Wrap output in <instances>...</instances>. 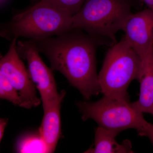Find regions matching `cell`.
<instances>
[{
    "label": "cell",
    "instance_id": "6da1fadb",
    "mask_svg": "<svg viewBox=\"0 0 153 153\" xmlns=\"http://www.w3.org/2000/svg\"><path fill=\"white\" fill-rule=\"evenodd\" d=\"M34 41L52 70L63 74L85 100L101 93L96 65L97 49L101 41L75 28L55 37Z\"/></svg>",
    "mask_w": 153,
    "mask_h": 153
},
{
    "label": "cell",
    "instance_id": "7a4b0ae2",
    "mask_svg": "<svg viewBox=\"0 0 153 153\" xmlns=\"http://www.w3.org/2000/svg\"><path fill=\"white\" fill-rule=\"evenodd\" d=\"M72 17L66 11L39 1L1 25L0 35L11 41L19 37L37 41L59 36L72 29Z\"/></svg>",
    "mask_w": 153,
    "mask_h": 153
},
{
    "label": "cell",
    "instance_id": "3957f363",
    "mask_svg": "<svg viewBox=\"0 0 153 153\" xmlns=\"http://www.w3.org/2000/svg\"><path fill=\"white\" fill-rule=\"evenodd\" d=\"M134 4V0H86L72 16V27L102 43V38H108L116 44V35L123 30Z\"/></svg>",
    "mask_w": 153,
    "mask_h": 153
},
{
    "label": "cell",
    "instance_id": "277c9868",
    "mask_svg": "<svg viewBox=\"0 0 153 153\" xmlns=\"http://www.w3.org/2000/svg\"><path fill=\"white\" fill-rule=\"evenodd\" d=\"M140 57L123 37L108 50L98 74L103 96L129 100L127 90L137 79Z\"/></svg>",
    "mask_w": 153,
    "mask_h": 153
},
{
    "label": "cell",
    "instance_id": "5b68a950",
    "mask_svg": "<svg viewBox=\"0 0 153 153\" xmlns=\"http://www.w3.org/2000/svg\"><path fill=\"white\" fill-rule=\"evenodd\" d=\"M76 105L82 120H92L98 126L118 134L128 129L138 133L148 123L143 113L129 100L103 96L98 101H80Z\"/></svg>",
    "mask_w": 153,
    "mask_h": 153
},
{
    "label": "cell",
    "instance_id": "8992f818",
    "mask_svg": "<svg viewBox=\"0 0 153 153\" xmlns=\"http://www.w3.org/2000/svg\"><path fill=\"white\" fill-rule=\"evenodd\" d=\"M17 50L19 56L27 62L28 70L32 81L39 91L43 110L60 97L52 70L46 65L39 55L36 42L33 40L19 41Z\"/></svg>",
    "mask_w": 153,
    "mask_h": 153
},
{
    "label": "cell",
    "instance_id": "52a82bcc",
    "mask_svg": "<svg viewBox=\"0 0 153 153\" xmlns=\"http://www.w3.org/2000/svg\"><path fill=\"white\" fill-rule=\"evenodd\" d=\"M17 40L15 38L12 40L8 51L1 58L0 72L18 91L22 99V107L30 109L38 106L42 101L37 95V89L28 69L17 51Z\"/></svg>",
    "mask_w": 153,
    "mask_h": 153
},
{
    "label": "cell",
    "instance_id": "ba28073f",
    "mask_svg": "<svg viewBox=\"0 0 153 153\" xmlns=\"http://www.w3.org/2000/svg\"><path fill=\"white\" fill-rule=\"evenodd\" d=\"M124 38L139 57L147 53L153 46V11L145 9L132 13L123 30Z\"/></svg>",
    "mask_w": 153,
    "mask_h": 153
},
{
    "label": "cell",
    "instance_id": "9c48e42d",
    "mask_svg": "<svg viewBox=\"0 0 153 153\" xmlns=\"http://www.w3.org/2000/svg\"><path fill=\"white\" fill-rule=\"evenodd\" d=\"M138 80L139 98L134 103L143 113L153 116V46L145 55L140 57Z\"/></svg>",
    "mask_w": 153,
    "mask_h": 153
},
{
    "label": "cell",
    "instance_id": "30bf717a",
    "mask_svg": "<svg viewBox=\"0 0 153 153\" xmlns=\"http://www.w3.org/2000/svg\"><path fill=\"white\" fill-rule=\"evenodd\" d=\"M66 94L64 91L57 100L44 110V116L38 131L47 146L48 153L55 152L61 135L60 110Z\"/></svg>",
    "mask_w": 153,
    "mask_h": 153
},
{
    "label": "cell",
    "instance_id": "8fae6325",
    "mask_svg": "<svg viewBox=\"0 0 153 153\" xmlns=\"http://www.w3.org/2000/svg\"><path fill=\"white\" fill-rule=\"evenodd\" d=\"M118 134L98 126L95 129L94 144L85 153H132V145L129 140L121 143L117 141Z\"/></svg>",
    "mask_w": 153,
    "mask_h": 153
},
{
    "label": "cell",
    "instance_id": "7c38bea8",
    "mask_svg": "<svg viewBox=\"0 0 153 153\" xmlns=\"http://www.w3.org/2000/svg\"><path fill=\"white\" fill-rule=\"evenodd\" d=\"M16 149L20 153H48L47 146L39 131L22 137L18 142Z\"/></svg>",
    "mask_w": 153,
    "mask_h": 153
},
{
    "label": "cell",
    "instance_id": "4fadbf2b",
    "mask_svg": "<svg viewBox=\"0 0 153 153\" xmlns=\"http://www.w3.org/2000/svg\"><path fill=\"white\" fill-rule=\"evenodd\" d=\"M0 98L8 100L15 105L22 107V102L18 91L7 78L0 72Z\"/></svg>",
    "mask_w": 153,
    "mask_h": 153
},
{
    "label": "cell",
    "instance_id": "5bb4252c",
    "mask_svg": "<svg viewBox=\"0 0 153 153\" xmlns=\"http://www.w3.org/2000/svg\"><path fill=\"white\" fill-rule=\"evenodd\" d=\"M41 2L48 4L66 11L73 16L79 11L86 0H41Z\"/></svg>",
    "mask_w": 153,
    "mask_h": 153
},
{
    "label": "cell",
    "instance_id": "9a60e30c",
    "mask_svg": "<svg viewBox=\"0 0 153 153\" xmlns=\"http://www.w3.org/2000/svg\"><path fill=\"white\" fill-rule=\"evenodd\" d=\"M137 133L140 136L148 137L153 146V124L148 122L147 124Z\"/></svg>",
    "mask_w": 153,
    "mask_h": 153
},
{
    "label": "cell",
    "instance_id": "2e32d148",
    "mask_svg": "<svg viewBox=\"0 0 153 153\" xmlns=\"http://www.w3.org/2000/svg\"><path fill=\"white\" fill-rule=\"evenodd\" d=\"M8 120L6 118H1L0 120V141L2 140L5 130L7 124Z\"/></svg>",
    "mask_w": 153,
    "mask_h": 153
},
{
    "label": "cell",
    "instance_id": "e0dca14e",
    "mask_svg": "<svg viewBox=\"0 0 153 153\" xmlns=\"http://www.w3.org/2000/svg\"><path fill=\"white\" fill-rule=\"evenodd\" d=\"M148 6V8L153 11V0H142Z\"/></svg>",
    "mask_w": 153,
    "mask_h": 153
},
{
    "label": "cell",
    "instance_id": "ac0fdd59",
    "mask_svg": "<svg viewBox=\"0 0 153 153\" xmlns=\"http://www.w3.org/2000/svg\"><path fill=\"white\" fill-rule=\"evenodd\" d=\"M0 1H1V7H2L7 4V3L8 2L9 0H0Z\"/></svg>",
    "mask_w": 153,
    "mask_h": 153
}]
</instances>
